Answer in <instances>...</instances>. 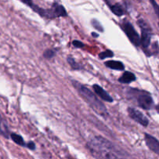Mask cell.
Listing matches in <instances>:
<instances>
[{
	"label": "cell",
	"mask_w": 159,
	"mask_h": 159,
	"mask_svg": "<svg viewBox=\"0 0 159 159\" xmlns=\"http://www.w3.org/2000/svg\"><path fill=\"white\" fill-rule=\"evenodd\" d=\"M89 150L96 159H121L122 153L117 150L116 146L102 137L93 138L87 144Z\"/></svg>",
	"instance_id": "6da1fadb"
},
{
	"label": "cell",
	"mask_w": 159,
	"mask_h": 159,
	"mask_svg": "<svg viewBox=\"0 0 159 159\" xmlns=\"http://www.w3.org/2000/svg\"><path fill=\"white\" fill-rule=\"evenodd\" d=\"M71 83H72L73 86L76 89L78 93L80 94V96L83 98L84 100L90 106V107L97 114L104 116V117H106L108 115V112H107L105 106L98 99L97 96L93 92H91V90L89 89L87 87H85V85L81 84L80 82H77V81L72 80Z\"/></svg>",
	"instance_id": "7a4b0ae2"
},
{
	"label": "cell",
	"mask_w": 159,
	"mask_h": 159,
	"mask_svg": "<svg viewBox=\"0 0 159 159\" xmlns=\"http://www.w3.org/2000/svg\"><path fill=\"white\" fill-rule=\"evenodd\" d=\"M138 26L141 29V44L142 45L144 49H148L150 45L151 40H152V31L148 23H146L144 20L141 19L138 21Z\"/></svg>",
	"instance_id": "3957f363"
},
{
	"label": "cell",
	"mask_w": 159,
	"mask_h": 159,
	"mask_svg": "<svg viewBox=\"0 0 159 159\" xmlns=\"http://www.w3.org/2000/svg\"><path fill=\"white\" fill-rule=\"evenodd\" d=\"M135 91L138 94L137 102H138V106L144 110H152L154 107V101L151 95L144 91H139V90L136 89Z\"/></svg>",
	"instance_id": "277c9868"
},
{
	"label": "cell",
	"mask_w": 159,
	"mask_h": 159,
	"mask_svg": "<svg viewBox=\"0 0 159 159\" xmlns=\"http://www.w3.org/2000/svg\"><path fill=\"white\" fill-rule=\"evenodd\" d=\"M123 29L124 31L125 32V34H127V37L129 38V40H130L133 44H134L135 46L138 47L141 45V37H140L139 34H138L135 29L134 28V26H132L131 23H125L123 24Z\"/></svg>",
	"instance_id": "5b68a950"
},
{
	"label": "cell",
	"mask_w": 159,
	"mask_h": 159,
	"mask_svg": "<svg viewBox=\"0 0 159 159\" xmlns=\"http://www.w3.org/2000/svg\"><path fill=\"white\" fill-rule=\"evenodd\" d=\"M127 112H128L129 115H130V117L133 120H134L136 122H138V124H141L144 127H147L149 124V120L147 117L145 116V115L143 113H141V111L138 110L137 109L133 108V107H129L127 109Z\"/></svg>",
	"instance_id": "8992f818"
},
{
	"label": "cell",
	"mask_w": 159,
	"mask_h": 159,
	"mask_svg": "<svg viewBox=\"0 0 159 159\" xmlns=\"http://www.w3.org/2000/svg\"><path fill=\"white\" fill-rule=\"evenodd\" d=\"M144 139H145L146 144L149 148L151 151L155 152V154L158 155L159 154V142L158 140L155 138L152 137V135L148 134H144Z\"/></svg>",
	"instance_id": "52a82bcc"
},
{
	"label": "cell",
	"mask_w": 159,
	"mask_h": 159,
	"mask_svg": "<svg viewBox=\"0 0 159 159\" xmlns=\"http://www.w3.org/2000/svg\"><path fill=\"white\" fill-rule=\"evenodd\" d=\"M93 89H94L95 93L99 97H100L102 100L106 101V102H113V99L112 98V96H110V94L107 93L102 88L101 86H99V85H93Z\"/></svg>",
	"instance_id": "ba28073f"
},
{
	"label": "cell",
	"mask_w": 159,
	"mask_h": 159,
	"mask_svg": "<svg viewBox=\"0 0 159 159\" xmlns=\"http://www.w3.org/2000/svg\"><path fill=\"white\" fill-rule=\"evenodd\" d=\"M105 65L107 68L113 70H117V71H122L124 69V64L119 61H107L105 62Z\"/></svg>",
	"instance_id": "9c48e42d"
},
{
	"label": "cell",
	"mask_w": 159,
	"mask_h": 159,
	"mask_svg": "<svg viewBox=\"0 0 159 159\" xmlns=\"http://www.w3.org/2000/svg\"><path fill=\"white\" fill-rule=\"evenodd\" d=\"M136 79L134 74L130 71H125L122 76L119 79V82L123 84H128L134 82Z\"/></svg>",
	"instance_id": "30bf717a"
},
{
	"label": "cell",
	"mask_w": 159,
	"mask_h": 159,
	"mask_svg": "<svg viewBox=\"0 0 159 159\" xmlns=\"http://www.w3.org/2000/svg\"><path fill=\"white\" fill-rule=\"evenodd\" d=\"M52 9L54 11V13L55 15V17H60V16H66L67 12L65 9L64 8L63 6L59 5L57 3H54L52 6Z\"/></svg>",
	"instance_id": "8fae6325"
},
{
	"label": "cell",
	"mask_w": 159,
	"mask_h": 159,
	"mask_svg": "<svg viewBox=\"0 0 159 159\" xmlns=\"http://www.w3.org/2000/svg\"><path fill=\"white\" fill-rule=\"evenodd\" d=\"M110 9H111L112 12L115 14V15L118 16H121L124 14V9L123 8L122 5H120V3H116L114 5H111L110 6Z\"/></svg>",
	"instance_id": "7c38bea8"
},
{
	"label": "cell",
	"mask_w": 159,
	"mask_h": 159,
	"mask_svg": "<svg viewBox=\"0 0 159 159\" xmlns=\"http://www.w3.org/2000/svg\"><path fill=\"white\" fill-rule=\"evenodd\" d=\"M10 137H11V138H12V141H13L16 144H19V145H20V146H26V144H25V142H24V140L23 139V138H22L20 135L12 133L10 134Z\"/></svg>",
	"instance_id": "4fadbf2b"
},
{
	"label": "cell",
	"mask_w": 159,
	"mask_h": 159,
	"mask_svg": "<svg viewBox=\"0 0 159 159\" xmlns=\"http://www.w3.org/2000/svg\"><path fill=\"white\" fill-rule=\"evenodd\" d=\"M67 61H68V64H69L70 65H71V68L74 70H81L82 69V66L80 65V64L77 63V62L75 61V60L73 57H68V58H67Z\"/></svg>",
	"instance_id": "5bb4252c"
},
{
	"label": "cell",
	"mask_w": 159,
	"mask_h": 159,
	"mask_svg": "<svg viewBox=\"0 0 159 159\" xmlns=\"http://www.w3.org/2000/svg\"><path fill=\"white\" fill-rule=\"evenodd\" d=\"M99 58L103 60V59L107 58V57H113V52L110 50H107V51H103V52H101L99 54Z\"/></svg>",
	"instance_id": "9a60e30c"
},
{
	"label": "cell",
	"mask_w": 159,
	"mask_h": 159,
	"mask_svg": "<svg viewBox=\"0 0 159 159\" xmlns=\"http://www.w3.org/2000/svg\"><path fill=\"white\" fill-rule=\"evenodd\" d=\"M43 57L47 59H51L55 55V52L54 51V50H51V49H47L46 51L43 52Z\"/></svg>",
	"instance_id": "2e32d148"
},
{
	"label": "cell",
	"mask_w": 159,
	"mask_h": 159,
	"mask_svg": "<svg viewBox=\"0 0 159 159\" xmlns=\"http://www.w3.org/2000/svg\"><path fill=\"white\" fill-rule=\"evenodd\" d=\"M92 25H93V27L96 30H99L100 32H103V27H102V25L100 24V23H99V21H97V20H92Z\"/></svg>",
	"instance_id": "e0dca14e"
},
{
	"label": "cell",
	"mask_w": 159,
	"mask_h": 159,
	"mask_svg": "<svg viewBox=\"0 0 159 159\" xmlns=\"http://www.w3.org/2000/svg\"><path fill=\"white\" fill-rule=\"evenodd\" d=\"M72 44L73 46L75 47L76 48H82L84 47V43H82V42L79 41V40H73Z\"/></svg>",
	"instance_id": "ac0fdd59"
},
{
	"label": "cell",
	"mask_w": 159,
	"mask_h": 159,
	"mask_svg": "<svg viewBox=\"0 0 159 159\" xmlns=\"http://www.w3.org/2000/svg\"><path fill=\"white\" fill-rule=\"evenodd\" d=\"M2 126V119H1V117H0V134H2L3 136H5V137H6V138H7V137H8L7 136L8 130L3 129Z\"/></svg>",
	"instance_id": "d6986e66"
},
{
	"label": "cell",
	"mask_w": 159,
	"mask_h": 159,
	"mask_svg": "<svg viewBox=\"0 0 159 159\" xmlns=\"http://www.w3.org/2000/svg\"><path fill=\"white\" fill-rule=\"evenodd\" d=\"M150 2H151V3L152 4V6H153V8L155 9V12H156L157 16H158V5L157 4L156 2H155V0H150Z\"/></svg>",
	"instance_id": "ffe728a7"
},
{
	"label": "cell",
	"mask_w": 159,
	"mask_h": 159,
	"mask_svg": "<svg viewBox=\"0 0 159 159\" xmlns=\"http://www.w3.org/2000/svg\"><path fill=\"white\" fill-rule=\"evenodd\" d=\"M26 147L29 149H30V150H34L35 149V144L34 142H32V141H30L27 144V145H26Z\"/></svg>",
	"instance_id": "44dd1931"
},
{
	"label": "cell",
	"mask_w": 159,
	"mask_h": 159,
	"mask_svg": "<svg viewBox=\"0 0 159 159\" xmlns=\"http://www.w3.org/2000/svg\"><path fill=\"white\" fill-rule=\"evenodd\" d=\"M92 35H93L94 37H99L98 34H96V33H94V32L92 33Z\"/></svg>",
	"instance_id": "7402d4cb"
}]
</instances>
